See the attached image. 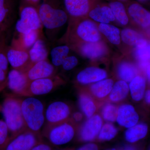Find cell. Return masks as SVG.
Segmentation results:
<instances>
[{
	"label": "cell",
	"mask_w": 150,
	"mask_h": 150,
	"mask_svg": "<svg viewBox=\"0 0 150 150\" xmlns=\"http://www.w3.org/2000/svg\"><path fill=\"white\" fill-rule=\"evenodd\" d=\"M129 93V84L120 80L114 83L105 102L115 103L121 102L126 98Z\"/></svg>",
	"instance_id": "cb8c5ba5"
},
{
	"label": "cell",
	"mask_w": 150,
	"mask_h": 150,
	"mask_svg": "<svg viewBox=\"0 0 150 150\" xmlns=\"http://www.w3.org/2000/svg\"><path fill=\"white\" fill-rule=\"evenodd\" d=\"M16 0H0V36L5 35L13 24Z\"/></svg>",
	"instance_id": "4fadbf2b"
},
{
	"label": "cell",
	"mask_w": 150,
	"mask_h": 150,
	"mask_svg": "<svg viewBox=\"0 0 150 150\" xmlns=\"http://www.w3.org/2000/svg\"><path fill=\"white\" fill-rule=\"evenodd\" d=\"M19 11V18L15 26L18 35L30 30H42L43 26L37 8L32 6L20 5Z\"/></svg>",
	"instance_id": "8992f818"
},
{
	"label": "cell",
	"mask_w": 150,
	"mask_h": 150,
	"mask_svg": "<svg viewBox=\"0 0 150 150\" xmlns=\"http://www.w3.org/2000/svg\"><path fill=\"white\" fill-rule=\"evenodd\" d=\"M150 43L147 40H144L136 46L135 54L138 61L139 68L146 72L150 66Z\"/></svg>",
	"instance_id": "83f0119b"
},
{
	"label": "cell",
	"mask_w": 150,
	"mask_h": 150,
	"mask_svg": "<svg viewBox=\"0 0 150 150\" xmlns=\"http://www.w3.org/2000/svg\"><path fill=\"white\" fill-rule=\"evenodd\" d=\"M139 120V114L132 105L126 103L118 106L116 121L120 126L128 129L138 123Z\"/></svg>",
	"instance_id": "9a60e30c"
},
{
	"label": "cell",
	"mask_w": 150,
	"mask_h": 150,
	"mask_svg": "<svg viewBox=\"0 0 150 150\" xmlns=\"http://www.w3.org/2000/svg\"><path fill=\"white\" fill-rule=\"evenodd\" d=\"M40 1L41 0H21L20 5L32 6L37 8Z\"/></svg>",
	"instance_id": "ab89813d"
},
{
	"label": "cell",
	"mask_w": 150,
	"mask_h": 150,
	"mask_svg": "<svg viewBox=\"0 0 150 150\" xmlns=\"http://www.w3.org/2000/svg\"><path fill=\"white\" fill-rule=\"evenodd\" d=\"M37 10L42 25L48 31L59 29L68 21L67 11L56 6L51 0H43Z\"/></svg>",
	"instance_id": "277c9868"
},
{
	"label": "cell",
	"mask_w": 150,
	"mask_h": 150,
	"mask_svg": "<svg viewBox=\"0 0 150 150\" xmlns=\"http://www.w3.org/2000/svg\"><path fill=\"white\" fill-rule=\"evenodd\" d=\"M64 150H74L72 149H69Z\"/></svg>",
	"instance_id": "c3c4849f"
},
{
	"label": "cell",
	"mask_w": 150,
	"mask_h": 150,
	"mask_svg": "<svg viewBox=\"0 0 150 150\" xmlns=\"http://www.w3.org/2000/svg\"><path fill=\"white\" fill-rule=\"evenodd\" d=\"M149 131L147 124L144 123H137L128 128L125 132V138L129 143H134L144 139Z\"/></svg>",
	"instance_id": "f546056e"
},
{
	"label": "cell",
	"mask_w": 150,
	"mask_h": 150,
	"mask_svg": "<svg viewBox=\"0 0 150 150\" xmlns=\"http://www.w3.org/2000/svg\"><path fill=\"white\" fill-rule=\"evenodd\" d=\"M6 56L9 64L14 69L25 73L31 67L28 51L23 48L8 46Z\"/></svg>",
	"instance_id": "9c48e42d"
},
{
	"label": "cell",
	"mask_w": 150,
	"mask_h": 150,
	"mask_svg": "<svg viewBox=\"0 0 150 150\" xmlns=\"http://www.w3.org/2000/svg\"><path fill=\"white\" fill-rule=\"evenodd\" d=\"M105 103L96 100L83 90H81L79 93V105L87 118L95 114Z\"/></svg>",
	"instance_id": "e0dca14e"
},
{
	"label": "cell",
	"mask_w": 150,
	"mask_h": 150,
	"mask_svg": "<svg viewBox=\"0 0 150 150\" xmlns=\"http://www.w3.org/2000/svg\"><path fill=\"white\" fill-rule=\"evenodd\" d=\"M5 35L0 36V92L7 87L8 62L6 56L8 46Z\"/></svg>",
	"instance_id": "7402d4cb"
},
{
	"label": "cell",
	"mask_w": 150,
	"mask_h": 150,
	"mask_svg": "<svg viewBox=\"0 0 150 150\" xmlns=\"http://www.w3.org/2000/svg\"><path fill=\"white\" fill-rule=\"evenodd\" d=\"M120 36L123 43L130 46H136L139 40L144 38L136 30L129 28L121 30Z\"/></svg>",
	"instance_id": "836d02e7"
},
{
	"label": "cell",
	"mask_w": 150,
	"mask_h": 150,
	"mask_svg": "<svg viewBox=\"0 0 150 150\" xmlns=\"http://www.w3.org/2000/svg\"><path fill=\"white\" fill-rule=\"evenodd\" d=\"M114 83V80L112 78L105 79L92 83L88 88L83 90L96 100L105 102Z\"/></svg>",
	"instance_id": "2e32d148"
},
{
	"label": "cell",
	"mask_w": 150,
	"mask_h": 150,
	"mask_svg": "<svg viewBox=\"0 0 150 150\" xmlns=\"http://www.w3.org/2000/svg\"><path fill=\"white\" fill-rule=\"evenodd\" d=\"M129 93L132 99L139 102L144 98L146 91V81L142 75L136 76L129 83Z\"/></svg>",
	"instance_id": "d4e9b609"
},
{
	"label": "cell",
	"mask_w": 150,
	"mask_h": 150,
	"mask_svg": "<svg viewBox=\"0 0 150 150\" xmlns=\"http://www.w3.org/2000/svg\"><path fill=\"white\" fill-rule=\"evenodd\" d=\"M70 48L67 45L54 47L51 51L52 64L54 67L62 66L66 58L69 56Z\"/></svg>",
	"instance_id": "1f68e13d"
},
{
	"label": "cell",
	"mask_w": 150,
	"mask_h": 150,
	"mask_svg": "<svg viewBox=\"0 0 150 150\" xmlns=\"http://www.w3.org/2000/svg\"><path fill=\"white\" fill-rule=\"evenodd\" d=\"M101 36L98 25L93 21L71 18L65 40L71 47L82 42H98Z\"/></svg>",
	"instance_id": "6da1fadb"
},
{
	"label": "cell",
	"mask_w": 150,
	"mask_h": 150,
	"mask_svg": "<svg viewBox=\"0 0 150 150\" xmlns=\"http://www.w3.org/2000/svg\"><path fill=\"white\" fill-rule=\"evenodd\" d=\"M139 1L141 2H145L146 1V0H139Z\"/></svg>",
	"instance_id": "7dc6e473"
},
{
	"label": "cell",
	"mask_w": 150,
	"mask_h": 150,
	"mask_svg": "<svg viewBox=\"0 0 150 150\" xmlns=\"http://www.w3.org/2000/svg\"><path fill=\"white\" fill-rule=\"evenodd\" d=\"M103 123L102 117L97 113L88 118L79 129V139L84 142L93 141L98 136Z\"/></svg>",
	"instance_id": "7c38bea8"
},
{
	"label": "cell",
	"mask_w": 150,
	"mask_h": 150,
	"mask_svg": "<svg viewBox=\"0 0 150 150\" xmlns=\"http://www.w3.org/2000/svg\"><path fill=\"white\" fill-rule=\"evenodd\" d=\"M88 14L91 18L100 23L109 24L115 20L110 7L108 6L96 7L91 10Z\"/></svg>",
	"instance_id": "4316f807"
},
{
	"label": "cell",
	"mask_w": 150,
	"mask_h": 150,
	"mask_svg": "<svg viewBox=\"0 0 150 150\" xmlns=\"http://www.w3.org/2000/svg\"><path fill=\"white\" fill-rule=\"evenodd\" d=\"M144 98L145 102L146 104L149 105L150 103V90L149 89H148L146 91Z\"/></svg>",
	"instance_id": "7bdbcfd3"
},
{
	"label": "cell",
	"mask_w": 150,
	"mask_h": 150,
	"mask_svg": "<svg viewBox=\"0 0 150 150\" xmlns=\"http://www.w3.org/2000/svg\"><path fill=\"white\" fill-rule=\"evenodd\" d=\"M109 7L112 11L115 20L122 25H126L128 24L129 18L126 12L125 6L122 3L114 1L109 4Z\"/></svg>",
	"instance_id": "d6a6232c"
},
{
	"label": "cell",
	"mask_w": 150,
	"mask_h": 150,
	"mask_svg": "<svg viewBox=\"0 0 150 150\" xmlns=\"http://www.w3.org/2000/svg\"><path fill=\"white\" fill-rule=\"evenodd\" d=\"M106 150H123V149L121 148H112V149H108Z\"/></svg>",
	"instance_id": "bcb514c9"
},
{
	"label": "cell",
	"mask_w": 150,
	"mask_h": 150,
	"mask_svg": "<svg viewBox=\"0 0 150 150\" xmlns=\"http://www.w3.org/2000/svg\"><path fill=\"white\" fill-rule=\"evenodd\" d=\"M78 127V123L73 121L71 117L68 121L42 131L41 134L51 144L60 146L67 144L73 139Z\"/></svg>",
	"instance_id": "5b68a950"
},
{
	"label": "cell",
	"mask_w": 150,
	"mask_h": 150,
	"mask_svg": "<svg viewBox=\"0 0 150 150\" xmlns=\"http://www.w3.org/2000/svg\"><path fill=\"white\" fill-rule=\"evenodd\" d=\"M150 66H149L147 68L146 70V76L147 78L148 81H150Z\"/></svg>",
	"instance_id": "f6af8a7d"
},
{
	"label": "cell",
	"mask_w": 150,
	"mask_h": 150,
	"mask_svg": "<svg viewBox=\"0 0 150 150\" xmlns=\"http://www.w3.org/2000/svg\"><path fill=\"white\" fill-rule=\"evenodd\" d=\"M25 73L29 83L38 79L54 76L56 75V70L47 59L35 63Z\"/></svg>",
	"instance_id": "5bb4252c"
},
{
	"label": "cell",
	"mask_w": 150,
	"mask_h": 150,
	"mask_svg": "<svg viewBox=\"0 0 150 150\" xmlns=\"http://www.w3.org/2000/svg\"><path fill=\"white\" fill-rule=\"evenodd\" d=\"M128 14L134 21L144 28L149 27L150 13L139 4L132 3L128 6Z\"/></svg>",
	"instance_id": "44dd1931"
},
{
	"label": "cell",
	"mask_w": 150,
	"mask_h": 150,
	"mask_svg": "<svg viewBox=\"0 0 150 150\" xmlns=\"http://www.w3.org/2000/svg\"><path fill=\"white\" fill-rule=\"evenodd\" d=\"M71 118L73 121L78 123L82 121L83 118V114L81 112H75L71 115Z\"/></svg>",
	"instance_id": "b9f144b4"
},
{
	"label": "cell",
	"mask_w": 150,
	"mask_h": 150,
	"mask_svg": "<svg viewBox=\"0 0 150 150\" xmlns=\"http://www.w3.org/2000/svg\"><path fill=\"white\" fill-rule=\"evenodd\" d=\"M31 67L40 61L47 60L48 50L42 38H38L28 51Z\"/></svg>",
	"instance_id": "484cf974"
},
{
	"label": "cell",
	"mask_w": 150,
	"mask_h": 150,
	"mask_svg": "<svg viewBox=\"0 0 150 150\" xmlns=\"http://www.w3.org/2000/svg\"><path fill=\"white\" fill-rule=\"evenodd\" d=\"M117 73L119 79L127 83H130L134 77L139 74L138 67L128 61H123L118 64Z\"/></svg>",
	"instance_id": "f1b7e54d"
},
{
	"label": "cell",
	"mask_w": 150,
	"mask_h": 150,
	"mask_svg": "<svg viewBox=\"0 0 150 150\" xmlns=\"http://www.w3.org/2000/svg\"><path fill=\"white\" fill-rule=\"evenodd\" d=\"M100 33L104 35L110 43L118 45L121 43L120 30L118 28L110 24L99 23L98 25Z\"/></svg>",
	"instance_id": "4dcf8cb0"
},
{
	"label": "cell",
	"mask_w": 150,
	"mask_h": 150,
	"mask_svg": "<svg viewBox=\"0 0 150 150\" xmlns=\"http://www.w3.org/2000/svg\"><path fill=\"white\" fill-rule=\"evenodd\" d=\"M43 141L42 135L27 130L12 139L5 150H30Z\"/></svg>",
	"instance_id": "30bf717a"
},
{
	"label": "cell",
	"mask_w": 150,
	"mask_h": 150,
	"mask_svg": "<svg viewBox=\"0 0 150 150\" xmlns=\"http://www.w3.org/2000/svg\"><path fill=\"white\" fill-rule=\"evenodd\" d=\"M118 133L117 128L112 123L108 122L103 124L97 137L101 142L109 141L114 139Z\"/></svg>",
	"instance_id": "d590c367"
},
{
	"label": "cell",
	"mask_w": 150,
	"mask_h": 150,
	"mask_svg": "<svg viewBox=\"0 0 150 150\" xmlns=\"http://www.w3.org/2000/svg\"><path fill=\"white\" fill-rule=\"evenodd\" d=\"M28 83L25 73L14 69L8 72L7 87L14 93L21 96Z\"/></svg>",
	"instance_id": "d6986e66"
},
{
	"label": "cell",
	"mask_w": 150,
	"mask_h": 150,
	"mask_svg": "<svg viewBox=\"0 0 150 150\" xmlns=\"http://www.w3.org/2000/svg\"><path fill=\"white\" fill-rule=\"evenodd\" d=\"M64 83V81L56 75L51 77L35 80L29 83L21 96L29 97L46 94Z\"/></svg>",
	"instance_id": "ba28073f"
},
{
	"label": "cell",
	"mask_w": 150,
	"mask_h": 150,
	"mask_svg": "<svg viewBox=\"0 0 150 150\" xmlns=\"http://www.w3.org/2000/svg\"><path fill=\"white\" fill-rule=\"evenodd\" d=\"M66 11L72 18H82L90 11V0H64Z\"/></svg>",
	"instance_id": "ffe728a7"
},
{
	"label": "cell",
	"mask_w": 150,
	"mask_h": 150,
	"mask_svg": "<svg viewBox=\"0 0 150 150\" xmlns=\"http://www.w3.org/2000/svg\"><path fill=\"white\" fill-rule=\"evenodd\" d=\"M98 146L94 143H88L79 148L77 150H98Z\"/></svg>",
	"instance_id": "60d3db41"
},
{
	"label": "cell",
	"mask_w": 150,
	"mask_h": 150,
	"mask_svg": "<svg viewBox=\"0 0 150 150\" xmlns=\"http://www.w3.org/2000/svg\"><path fill=\"white\" fill-rule=\"evenodd\" d=\"M79 63L78 59L76 56H68L65 59L62 65L63 69L66 71H71L76 67Z\"/></svg>",
	"instance_id": "74e56055"
},
{
	"label": "cell",
	"mask_w": 150,
	"mask_h": 150,
	"mask_svg": "<svg viewBox=\"0 0 150 150\" xmlns=\"http://www.w3.org/2000/svg\"><path fill=\"white\" fill-rule=\"evenodd\" d=\"M12 139L5 122L0 120V150H5Z\"/></svg>",
	"instance_id": "8d00e7d4"
},
{
	"label": "cell",
	"mask_w": 150,
	"mask_h": 150,
	"mask_svg": "<svg viewBox=\"0 0 150 150\" xmlns=\"http://www.w3.org/2000/svg\"><path fill=\"white\" fill-rule=\"evenodd\" d=\"M21 108L28 130L41 135V129L45 123L44 105L39 100L29 97L21 100Z\"/></svg>",
	"instance_id": "3957f363"
},
{
	"label": "cell",
	"mask_w": 150,
	"mask_h": 150,
	"mask_svg": "<svg viewBox=\"0 0 150 150\" xmlns=\"http://www.w3.org/2000/svg\"><path fill=\"white\" fill-rule=\"evenodd\" d=\"M101 117L104 121L113 123L116 121L118 107L114 103L105 102L101 107Z\"/></svg>",
	"instance_id": "e575fe53"
},
{
	"label": "cell",
	"mask_w": 150,
	"mask_h": 150,
	"mask_svg": "<svg viewBox=\"0 0 150 150\" xmlns=\"http://www.w3.org/2000/svg\"><path fill=\"white\" fill-rule=\"evenodd\" d=\"M70 48L91 60L100 59L108 52L107 46L101 40L96 42H82Z\"/></svg>",
	"instance_id": "8fae6325"
},
{
	"label": "cell",
	"mask_w": 150,
	"mask_h": 150,
	"mask_svg": "<svg viewBox=\"0 0 150 150\" xmlns=\"http://www.w3.org/2000/svg\"><path fill=\"white\" fill-rule=\"evenodd\" d=\"M123 150H138V149L134 146H131V145H129V146H126L124 149H123Z\"/></svg>",
	"instance_id": "ee69618b"
},
{
	"label": "cell",
	"mask_w": 150,
	"mask_h": 150,
	"mask_svg": "<svg viewBox=\"0 0 150 150\" xmlns=\"http://www.w3.org/2000/svg\"><path fill=\"white\" fill-rule=\"evenodd\" d=\"M107 76V72L104 69L95 67H88L78 74L76 80L81 84H89L106 79Z\"/></svg>",
	"instance_id": "ac0fdd59"
},
{
	"label": "cell",
	"mask_w": 150,
	"mask_h": 150,
	"mask_svg": "<svg viewBox=\"0 0 150 150\" xmlns=\"http://www.w3.org/2000/svg\"><path fill=\"white\" fill-rule=\"evenodd\" d=\"M30 150H53L51 145L43 141L38 144Z\"/></svg>",
	"instance_id": "f35d334b"
},
{
	"label": "cell",
	"mask_w": 150,
	"mask_h": 150,
	"mask_svg": "<svg viewBox=\"0 0 150 150\" xmlns=\"http://www.w3.org/2000/svg\"><path fill=\"white\" fill-rule=\"evenodd\" d=\"M21 102V99L8 95L5 98L2 106L4 121L12 139L28 130L22 113Z\"/></svg>",
	"instance_id": "7a4b0ae2"
},
{
	"label": "cell",
	"mask_w": 150,
	"mask_h": 150,
	"mask_svg": "<svg viewBox=\"0 0 150 150\" xmlns=\"http://www.w3.org/2000/svg\"><path fill=\"white\" fill-rule=\"evenodd\" d=\"M71 108L68 104L62 101H55L51 103L45 113L46 123L43 131L68 121L71 117Z\"/></svg>",
	"instance_id": "52a82bcc"
},
{
	"label": "cell",
	"mask_w": 150,
	"mask_h": 150,
	"mask_svg": "<svg viewBox=\"0 0 150 150\" xmlns=\"http://www.w3.org/2000/svg\"><path fill=\"white\" fill-rule=\"evenodd\" d=\"M42 30H31L18 34L16 39H13L11 45L17 46L29 51L38 38H41Z\"/></svg>",
	"instance_id": "603a6c76"
}]
</instances>
